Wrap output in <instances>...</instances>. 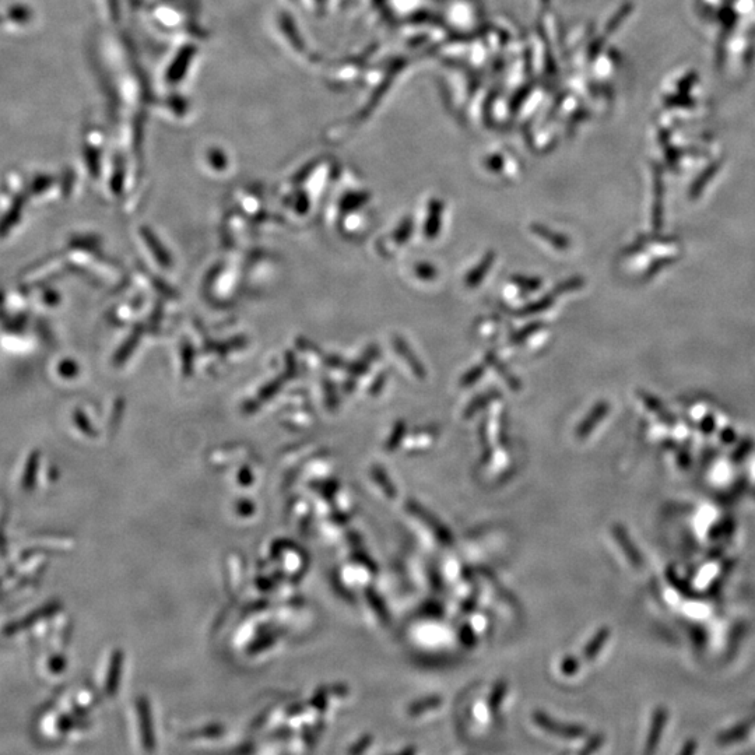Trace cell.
<instances>
[{
  "label": "cell",
  "instance_id": "5",
  "mask_svg": "<svg viewBox=\"0 0 755 755\" xmlns=\"http://www.w3.org/2000/svg\"><path fill=\"white\" fill-rule=\"evenodd\" d=\"M393 346L398 350L400 356L405 358L406 363L410 365V368H412V371L417 378H426V370H424L423 364L420 363L419 358L414 356L413 350L410 349L409 344L405 342V339L396 336L395 339H393Z\"/></svg>",
  "mask_w": 755,
  "mask_h": 755
},
{
  "label": "cell",
  "instance_id": "27",
  "mask_svg": "<svg viewBox=\"0 0 755 755\" xmlns=\"http://www.w3.org/2000/svg\"><path fill=\"white\" fill-rule=\"evenodd\" d=\"M372 743V737L371 736H364L361 737L360 740L356 744H354V747H351L350 753L351 754H361L364 753L365 750L368 749V747L371 746Z\"/></svg>",
  "mask_w": 755,
  "mask_h": 755
},
{
  "label": "cell",
  "instance_id": "19",
  "mask_svg": "<svg viewBox=\"0 0 755 755\" xmlns=\"http://www.w3.org/2000/svg\"><path fill=\"white\" fill-rule=\"evenodd\" d=\"M512 282L526 291H537L542 287V282L539 279H535V277L514 276L512 277Z\"/></svg>",
  "mask_w": 755,
  "mask_h": 755
},
{
  "label": "cell",
  "instance_id": "26",
  "mask_svg": "<svg viewBox=\"0 0 755 755\" xmlns=\"http://www.w3.org/2000/svg\"><path fill=\"white\" fill-rule=\"evenodd\" d=\"M561 672H563L565 676H574V674L579 672V660L574 658V656H567V658L561 662Z\"/></svg>",
  "mask_w": 755,
  "mask_h": 755
},
{
  "label": "cell",
  "instance_id": "10",
  "mask_svg": "<svg viewBox=\"0 0 755 755\" xmlns=\"http://www.w3.org/2000/svg\"><path fill=\"white\" fill-rule=\"evenodd\" d=\"M441 213H442L441 203L437 202V200H433V202L430 203V213H428L426 230H424V233H426V237L430 238V240L431 238L437 237L438 233H440Z\"/></svg>",
  "mask_w": 755,
  "mask_h": 755
},
{
  "label": "cell",
  "instance_id": "22",
  "mask_svg": "<svg viewBox=\"0 0 755 755\" xmlns=\"http://www.w3.org/2000/svg\"><path fill=\"white\" fill-rule=\"evenodd\" d=\"M542 326V322L530 323V325L526 326V328H523L521 332L514 333V335H512L511 343H521L522 340L528 339V337L532 336L533 333H536L537 330L542 329Z\"/></svg>",
  "mask_w": 755,
  "mask_h": 755
},
{
  "label": "cell",
  "instance_id": "4",
  "mask_svg": "<svg viewBox=\"0 0 755 755\" xmlns=\"http://www.w3.org/2000/svg\"><path fill=\"white\" fill-rule=\"evenodd\" d=\"M667 722V711L665 708H658L653 712L651 730H649L648 742H646V753H653L658 747L660 737Z\"/></svg>",
  "mask_w": 755,
  "mask_h": 755
},
{
  "label": "cell",
  "instance_id": "21",
  "mask_svg": "<svg viewBox=\"0 0 755 755\" xmlns=\"http://www.w3.org/2000/svg\"><path fill=\"white\" fill-rule=\"evenodd\" d=\"M413 233V221L410 219H405L400 223V226L398 228V231H396L395 234V240L396 244L402 245L405 244L407 240H409L410 235Z\"/></svg>",
  "mask_w": 755,
  "mask_h": 755
},
{
  "label": "cell",
  "instance_id": "2",
  "mask_svg": "<svg viewBox=\"0 0 755 755\" xmlns=\"http://www.w3.org/2000/svg\"><path fill=\"white\" fill-rule=\"evenodd\" d=\"M533 719H535V723L539 728L546 730L550 735L563 737V739H581V737L586 736V730L582 726L564 725V723L550 718L549 715L544 714L542 711H536L533 714Z\"/></svg>",
  "mask_w": 755,
  "mask_h": 755
},
{
  "label": "cell",
  "instance_id": "13",
  "mask_svg": "<svg viewBox=\"0 0 755 755\" xmlns=\"http://www.w3.org/2000/svg\"><path fill=\"white\" fill-rule=\"evenodd\" d=\"M365 593H367L368 603H370L372 609L377 613V616L381 618L384 623H389V621H391V616H389L388 607H386L381 596H379L377 592L372 591L371 588H368Z\"/></svg>",
  "mask_w": 755,
  "mask_h": 755
},
{
  "label": "cell",
  "instance_id": "8",
  "mask_svg": "<svg viewBox=\"0 0 755 755\" xmlns=\"http://www.w3.org/2000/svg\"><path fill=\"white\" fill-rule=\"evenodd\" d=\"M610 635L611 632L609 628H600V630L596 632L595 637L591 639V642L586 645V648L584 649V658L589 660V662L598 658L600 651H602L604 645H606L607 639L610 638Z\"/></svg>",
  "mask_w": 755,
  "mask_h": 755
},
{
  "label": "cell",
  "instance_id": "30",
  "mask_svg": "<svg viewBox=\"0 0 755 755\" xmlns=\"http://www.w3.org/2000/svg\"><path fill=\"white\" fill-rule=\"evenodd\" d=\"M477 600H469V602H466L463 604V613H469V611H472L473 607L476 606Z\"/></svg>",
  "mask_w": 755,
  "mask_h": 755
},
{
  "label": "cell",
  "instance_id": "9",
  "mask_svg": "<svg viewBox=\"0 0 755 755\" xmlns=\"http://www.w3.org/2000/svg\"><path fill=\"white\" fill-rule=\"evenodd\" d=\"M441 705L442 698L440 695H430V697L423 698V700L413 702L412 705H409V708H407V715H424L427 714V712L434 711V709L441 707Z\"/></svg>",
  "mask_w": 755,
  "mask_h": 755
},
{
  "label": "cell",
  "instance_id": "14",
  "mask_svg": "<svg viewBox=\"0 0 755 755\" xmlns=\"http://www.w3.org/2000/svg\"><path fill=\"white\" fill-rule=\"evenodd\" d=\"M372 477H374V480L377 481L379 487L384 490V493L388 495L389 498H395L396 495H398V491H396L395 486H393L392 480L389 479L388 474H386L384 469H381V467L379 466H375L374 469H372Z\"/></svg>",
  "mask_w": 755,
  "mask_h": 755
},
{
  "label": "cell",
  "instance_id": "18",
  "mask_svg": "<svg viewBox=\"0 0 755 755\" xmlns=\"http://www.w3.org/2000/svg\"><path fill=\"white\" fill-rule=\"evenodd\" d=\"M553 302V296L542 298V300L535 302V304H530L528 307L521 309L518 314L521 316L539 314V312L546 311L547 308H550L551 305H553Z\"/></svg>",
  "mask_w": 755,
  "mask_h": 755
},
{
  "label": "cell",
  "instance_id": "29",
  "mask_svg": "<svg viewBox=\"0 0 755 755\" xmlns=\"http://www.w3.org/2000/svg\"><path fill=\"white\" fill-rule=\"evenodd\" d=\"M746 732L747 728H744V726H742V728L730 730L728 735L723 736V740H725V742H732V740L737 739V737H743L744 735H746Z\"/></svg>",
  "mask_w": 755,
  "mask_h": 755
},
{
  "label": "cell",
  "instance_id": "16",
  "mask_svg": "<svg viewBox=\"0 0 755 755\" xmlns=\"http://www.w3.org/2000/svg\"><path fill=\"white\" fill-rule=\"evenodd\" d=\"M507 690V683H505V681H498V683L495 684L493 691H491L490 698H488V707H490L491 712H494V714L501 708Z\"/></svg>",
  "mask_w": 755,
  "mask_h": 755
},
{
  "label": "cell",
  "instance_id": "31",
  "mask_svg": "<svg viewBox=\"0 0 755 755\" xmlns=\"http://www.w3.org/2000/svg\"><path fill=\"white\" fill-rule=\"evenodd\" d=\"M695 751V743L690 742L686 744V747H684L683 750H681V753L683 754H693Z\"/></svg>",
  "mask_w": 755,
  "mask_h": 755
},
{
  "label": "cell",
  "instance_id": "24",
  "mask_svg": "<svg viewBox=\"0 0 755 755\" xmlns=\"http://www.w3.org/2000/svg\"><path fill=\"white\" fill-rule=\"evenodd\" d=\"M460 641H462V644L465 645L466 648H473V646H476L477 638L470 625H463V627L460 628Z\"/></svg>",
  "mask_w": 755,
  "mask_h": 755
},
{
  "label": "cell",
  "instance_id": "1",
  "mask_svg": "<svg viewBox=\"0 0 755 755\" xmlns=\"http://www.w3.org/2000/svg\"><path fill=\"white\" fill-rule=\"evenodd\" d=\"M406 508L407 512H410V514L416 516L417 519H420V521L434 533L435 537H437L440 542L444 543L445 546H451L453 543L452 533L449 532L447 526H445L437 516L431 514L430 511H427L423 505H420L419 502L416 501H407Z\"/></svg>",
  "mask_w": 755,
  "mask_h": 755
},
{
  "label": "cell",
  "instance_id": "6",
  "mask_svg": "<svg viewBox=\"0 0 755 755\" xmlns=\"http://www.w3.org/2000/svg\"><path fill=\"white\" fill-rule=\"evenodd\" d=\"M532 233L536 234L537 237L542 238V240L546 241L547 244H550L551 247L560 249V251H565V249L571 247L570 238L565 237L563 234L556 233V231H551L550 228L542 226V224H533Z\"/></svg>",
  "mask_w": 755,
  "mask_h": 755
},
{
  "label": "cell",
  "instance_id": "3",
  "mask_svg": "<svg viewBox=\"0 0 755 755\" xmlns=\"http://www.w3.org/2000/svg\"><path fill=\"white\" fill-rule=\"evenodd\" d=\"M613 535L614 539H616V542L618 543V546L623 549L625 557L628 558V561H630V563L634 565L635 568L642 567L641 554H639V551L637 547H635L634 542H632L630 536H628L627 530H625L623 526L616 525L613 528Z\"/></svg>",
  "mask_w": 755,
  "mask_h": 755
},
{
  "label": "cell",
  "instance_id": "12",
  "mask_svg": "<svg viewBox=\"0 0 755 755\" xmlns=\"http://www.w3.org/2000/svg\"><path fill=\"white\" fill-rule=\"evenodd\" d=\"M498 396H501L500 392L497 391H488L486 393H483V395L477 396V398H474L472 402L467 405L465 410V417L466 419H470V417H473L474 414L479 412V410L483 409L484 406L490 405L493 400L497 399Z\"/></svg>",
  "mask_w": 755,
  "mask_h": 755
},
{
  "label": "cell",
  "instance_id": "23",
  "mask_svg": "<svg viewBox=\"0 0 755 755\" xmlns=\"http://www.w3.org/2000/svg\"><path fill=\"white\" fill-rule=\"evenodd\" d=\"M582 286H584V282H582L581 277H571V279H568L567 282L558 284L556 293H571V291L581 289Z\"/></svg>",
  "mask_w": 755,
  "mask_h": 755
},
{
  "label": "cell",
  "instance_id": "32",
  "mask_svg": "<svg viewBox=\"0 0 755 755\" xmlns=\"http://www.w3.org/2000/svg\"><path fill=\"white\" fill-rule=\"evenodd\" d=\"M416 751H417L416 747H407V749L403 750L402 753H400V755H413V754H416Z\"/></svg>",
  "mask_w": 755,
  "mask_h": 755
},
{
  "label": "cell",
  "instance_id": "17",
  "mask_svg": "<svg viewBox=\"0 0 755 755\" xmlns=\"http://www.w3.org/2000/svg\"><path fill=\"white\" fill-rule=\"evenodd\" d=\"M405 434V421H399V423L396 424L395 428H393V433L391 437H389L388 442H386L385 448L388 449L389 452H393L395 451V449H398L399 445L402 444V440L403 437H405Z\"/></svg>",
  "mask_w": 755,
  "mask_h": 755
},
{
  "label": "cell",
  "instance_id": "28",
  "mask_svg": "<svg viewBox=\"0 0 755 755\" xmlns=\"http://www.w3.org/2000/svg\"><path fill=\"white\" fill-rule=\"evenodd\" d=\"M603 743V736H593L591 740H589L588 744H586L585 749L581 751L582 754H592L595 753L596 750L600 749V746H602Z\"/></svg>",
  "mask_w": 755,
  "mask_h": 755
},
{
  "label": "cell",
  "instance_id": "15",
  "mask_svg": "<svg viewBox=\"0 0 755 755\" xmlns=\"http://www.w3.org/2000/svg\"><path fill=\"white\" fill-rule=\"evenodd\" d=\"M604 414V409L602 406L595 407V410L591 413V416L586 417L584 423L581 424V426L578 427L577 435L579 438H585L588 437L589 434L592 433L593 428H595L596 424H598V421L602 419V416Z\"/></svg>",
  "mask_w": 755,
  "mask_h": 755
},
{
  "label": "cell",
  "instance_id": "20",
  "mask_svg": "<svg viewBox=\"0 0 755 755\" xmlns=\"http://www.w3.org/2000/svg\"><path fill=\"white\" fill-rule=\"evenodd\" d=\"M484 370H486V367H484V365H477V367H473L472 370L466 372V374L463 375L462 381H460V385H462L463 388H469V386L476 384V382L480 381V378L483 377Z\"/></svg>",
  "mask_w": 755,
  "mask_h": 755
},
{
  "label": "cell",
  "instance_id": "11",
  "mask_svg": "<svg viewBox=\"0 0 755 755\" xmlns=\"http://www.w3.org/2000/svg\"><path fill=\"white\" fill-rule=\"evenodd\" d=\"M486 363L488 365H491L494 370L500 372L501 377L505 379V382H507V384L511 386L514 391H519V389H521V386H519L521 384H519L518 379H516L514 375H512V372L509 371L507 367H505L500 358H497V356H495L493 351H490V353L486 354Z\"/></svg>",
  "mask_w": 755,
  "mask_h": 755
},
{
  "label": "cell",
  "instance_id": "7",
  "mask_svg": "<svg viewBox=\"0 0 755 755\" xmlns=\"http://www.w3.org/2000/svg\"><path fill=\"white\" fill-rule=\"evenodd\" d=\"M495 261V254L493 251L488 252L486 256H484L483 259H481V262L479 265L476 266L472 270V272L469 273L466 277V286L470 287V289H474V287L479 286L481 282H483L484 277L487 276V273L490 272V269L493 268V263Z\"/></svg>",
  "mask_w": 755,
  "mask_h": 755
},
{
  "label": "cell",
  "instance_id": "25",
  "mask_svg": "<svg viewBox=\"0 0 755 755\" xmlns=\"http://www.w3.org/2000/svg\"><path fill=\"white\" fill-rule=\"evenodd\" d=\"M414 270H416L417 277L423 280H433L438 275L437 269L433 265H428V263H419Z\"/></svg>",
  "mask_w": 755,
  "mask_h": 755
}]
</instances>
